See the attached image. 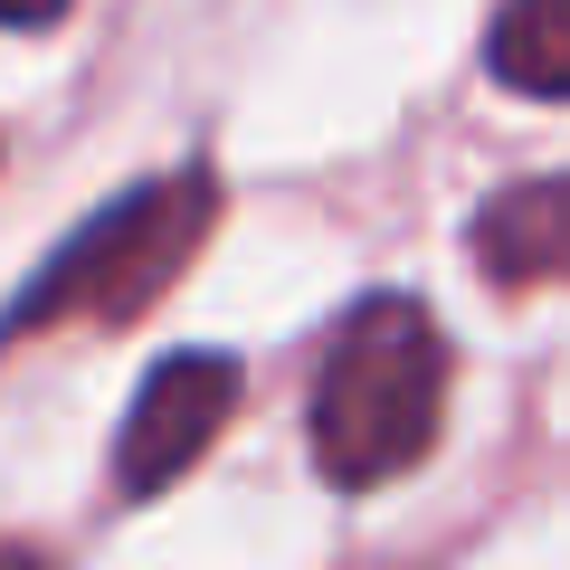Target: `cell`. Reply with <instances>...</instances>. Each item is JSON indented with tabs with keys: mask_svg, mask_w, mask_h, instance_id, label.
I'll use <instances>...</instances> for the list:
<instances>
[{
	"mask_svg": "<svg viewBox=\"0 0 570 570\" xmlns=\"http://www.w3.org/2000/svg\"><path fill=\"white\" fill-rule=\"evenodd\" d=\"M448 409V333L409 295H371L343 314L314 381V466L333 485H390L419 466Z\"/></svg>",
	"mask_w": 570,
	"mask_h": 570,
	"instance_id": "6da1fadb",
	"label": "cell"
},
{
	"mask_svg": "<svg viewBox=\"0 0 570 570\" xmlns=\"http://www.w3.org/2000/svg\"><path fill=\"white\" fill-rule=\"evenodd\" d=\"M209 219H219V181H209V171H163V181L105 200L58 257L10 295L0 343L58 333V324H134V314H153L171 295V276L200 257Z\"/></svg>",
	"mask_w": 570,
	"mask_h": 570,
	"instance_id": "7a4b0ae2",
	"label": "cell"
},
{
	"mask_svg": "<svg viewBox=\"0 0 570 570\" xmlns=\"http://www.w3.org/2000/svg\"><path fill=\"white\" fill-rule=\"evenodd\" d=\"M228 409H238V362H228V352H171V362L142 381L134 419H124V438H115V485L134 494V504L171 494L209 448H219Z\"/></svg>",
	"mask_w": 570,
	"mask_h": 570,
	"instance_id": "3957f363",
	"label": "cell"
},
{
	"mask_svg": "<svg viewBox=\"0 0 570 570\" xmlns=\"http://www.w3.org/2000/svg\"><path fill=\"white\" fill-rule=\"evenodd\" d=\"M561 247H570V190L551 181V171L475 209V266H485L494 285H513V295H532V285L561 276Z\"/></svg>",
	"mask_w": 570,
	"mask_h": 570,
	"instance_id": "277c9868",
	"label": "cell"
},
{
	"mask_svg": "<svg viewBox=\"0 0 570 570\" xmlns=\"http://www.w3.org/2000/svg\"><path fill=\"white\" fill-rule=\"evenodd\" d=\"M485 67L532 105L570 96V0H504L485 29Z\"/></svg>",
	"mask_w": 570,
	"mask_h": 570,
	"instance_id": "5b68a950",
	"label": "cell"
},
{
	"mask_svg": "<svg viewBox=\"0 0 570 570\" xmlns=\"http://www.w3.org/2000/svg\"><path fill=\"white\" fill-rule=\"evenodd\" d=\"M77 0H0V29H48V20H67Z\"/></svg>",
	"mask_w": 570,
	"mask_h": 570,
	"instance_id": "8992f818",
	"label": "cell"
},
{
	"mask_svg": "<svg viewBox=\"0 0 570 570\" xmlns=\"http://www.w3.org/2000/svg\"><path fill=\"white\" fill-rule=\"evenodd\" d=\"M0 570H48V561H39L29 542H0Z\"/></svg>",
	"mask_w": 570,
	"mask_h": 570,
	"instance_id": "52a82bcc",
	"label": "cell"
}]
</instances>
